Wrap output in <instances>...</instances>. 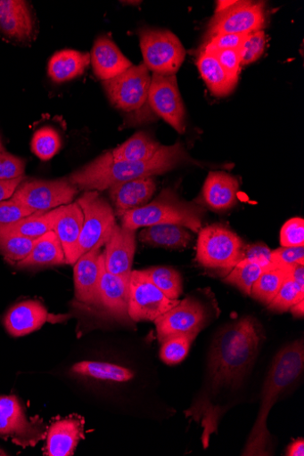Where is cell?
Returning a JSON list of instances; mask_svg holds the SVG:
<instances>
[{
    "instance_id": "1",
    "label": "cell",
    "mask_w": 304,
    "mask_h": 456,
    "mask_svg": "<svg viewBox=\"0 0 304 456\" xmlns=\"http://www.w3.org/2000/svg\"><path fill=\"white\" fill-rule=\"evenodd\" d=\"M263 339L262 329L251 317L226 326L215 337L202 387L185 411L188 419L201 424L204 448L210 436L218 432L220 420L250 374Z\"/></svg>"
},
{
    "instance_id": "2",
    "label": "cell",
    "mask_w": 304,
    "mask_h": 456,
    "mask_svg": "<svg viewBox=\"0 0 304 456\" xmlns=\"http://www.w3.org/2000/svg\"><path fill=\"white\" fill-rule=\"evenodd\" d=\"M189 162L198 164L181 142L162 146L144 161L115 160L111 152H107L72 174L70 182L80 190L104 191L119 183L164 175Z\"/></svg>"
},
{
    "instance_id": "3",
    "label": "cell",
    "mask_w": 304,
    "mask_h": 456,
    "mask_svg": "<svg viewBox=\"0 0 304 456\" xmlns=\"http://www.w3.org/2000/svg\"><path fill=\"white\" fill-rule=\"evenodd\" d=\"M304 367L302 340L283 348L275 356L265 381L257 419L245 444L242 455H270L271 435L267 419L279 397L300 377Z\"/></svg>"
},
{
    "instance_id": "4",
    "label": "cell",
    "mask_w": 304,
    "mask_h": 456,
    "mask_svg": "<svg viewBox=\"0 0 304 456\" xmlns=\"http://www.w3.org/2000/svg\"><path fill=\"white\" fill-rule=\"evenodd\" d=\"M205 213L202 206L185 201L175 191L165 189L152 202L120 218L122 227L135 231L158 224H177L199 232Z\"/></svg>"
},
{
    "instance_id": "5",
    "label": "cell",
    "mask_w": 304,
    "mask_h": 456,
    "mask_svg": "<svg viewBox=\"0 0 304 456\" xmlns=\"http://www.w3.org/2000/svg\"><path fill=\"white\" fill-rule=\"evenodd\" d=\"M243 242L229 228L214 224L201 228L197 241V262L205 268L226 274L243 258Z\"/></svg>"
},
{
    "instance_id": "6",
    "label": "cell",
    "mask_w": 304,
    "mask_h": 456,
    "mask_svg": "<svg viewBox=\"0 0 304 456\" xmlns=\"http://www.w3.org/2000/svg\"><path fill=\"white\" fill-rule=\"evenodd\" d=\"M144 65L153 73L177 75L186 52L179 37L168 29L144 28L139 31Z\"/></svg>"
},
{
    "instance_id": "7",
    "label": "cell",
    "mask_w": 304,
    "mask_h": 456,
    "mask_svg": "<svg viewBox=\"0 0 304 456\" xmlns=\"http://www.w3.org/2000/svg\"><path fill=\"white\" fill-rule=\"evenodd\" d=\"M84 221L78 244L77 260L108 240L116 224L115 214L109 202L95 191L85 192L77 201Z\"/></svg>"
},
{
    "instance_id": "8",
    "label": "cell",
    "mask_w": 304,
    "mask_h": 456,
    "mask_svg": "<svg viewBox=\"0 0 304 456\" xmlns=\"http://www.w3.org/2000/svg\"><path fill=\"white\" fill-rule=\"evenodd\" d=\"M152 76L144 63L132 66L119 76L103 81V88L117 109L134 112L148 102Z\"/></svg>"
},
{
    "instance_id": "9",
    "label": "cell",
    "mask_w": 304,
    "mask_h": 456,
    "mask_svg": "<svg viewBox=\"0 0 304 456\" xmlns=\"http://www.w3.org/2000/svg\"><path fill=\"white\" fill-rule=\"evenodd\" d=\"M210 317V310L202 301L189 297L154 321L159 342L162 344L168 338L183 335L197 338Z\"/></svg>"
},
{
    "instance_id": "10",
    "label": "cell",
    "mask_w": 304,
    "mask_h": 456,
    "mask_svg": "<svg viewBox=\"0 0 304 456\" xmlns=\"http://www.w3.org/2000/svg\"><path fill=\"white\" fill-rule=\"evenodd\" d=\"M179 300L163 295L144 271H133L129 278L128 317L135 322H154L177 306Z\"/></svg>"
},
{
    "instance_id": "11",
    "label": "cell",
    "mask_w": 304,
    "mask_h": 456,
    "mask_svg": "<svg viewBox=\"0 0 304 456\" xmlns=\"http://www.w3.org/2000/svg\"><path fill=\"white\" fill-rule=\"evenodd\" d=\"M77 192V187L70 180H34L22 183L12 199L35 213L48 212L70 204Z\"/></svg>"
},
{
    "instance_id": "12",
    "label": "cell",
    "mask_w": 304,
    "mask_h": 456,
    "mask_svg": "<svg viewBox=\"0 0 304 456\" xmlns=\"http://www.w3.org/2000/svg\"><path fill=\"white\" fill-rule=\"evenodd\" d=\"M148 102L159 117L180 134L185 133V108L177 75L153 73Z\"/></svg>"
},
{
    "instance_id": "13",
    "label": "cell",
    "mask_w": 304,
    "mask_h": 456,
    "mask_svg": "<svg viewBox=\"0 0 304 456\" xmlns=\"http://www.w3.org/2000/svg\"><path fill=\"white\" fill-rule=\"evenodd\" d=\"M264 3L236 2L229 9L215 12L207 31L208 37L221 34H251L266 24Z\"/></svg>"
},
{
    "instance_id": "14",
    "label": "cell",
    "mask_w": 304,
    "mask_h": 456,
    "mask_svg": "<svg viewBox=\"0 0 304 456\" xmlns=\"http://www.w3.org/2000/svg\"><path fill=\"white\" fill-rule=\"evenodd\" d=\"M37 421H29L15 396H0V436L23 447L35 445L42 437Z\"/></svg>"
},
{
    "instance_id": "15",
    "label": "cell",
    "mask_w": 304,
    "mask_h": 456,
    "mask_svg": "<svg viewBox=\"0 0 304 456\" xmlns=\"http://www.w3.org/2000/svg\"><path fill=\"white\" fill-rule=\"evenodd\" d=\"M105 244L106 270L129 282L136 251V231L116 224Z\"/></svg>"
},
{
    "instance_id": "16",
    "label": "cell",
    "mask_w": 304,
    "mask_h": 456,
    "mask_svg": "<svg viewBox=\"0 0 304 456\" xmlns=\"http://www.w3.org/2000/svg\"><path fill=\"white\" fill-rule=\"evenodd\" d=\"M102 247L80 256L74 265L76 298L86 305H102L100 297V275Z\"/></svg>"
},
{
    "instance_id": "17",
    "label": "cell",
    "mask_w": 304,
    "mask_h": 456,
    "mask_svg": "<svg viewBox=\"0 0 304 456\" xmlns=\"http://www.w3.org/2000/svg\"><path fill=\"white\" fill-rule=\"evenodd\" d=\"M35 21L29 4L22 0H0V35L25 44L32 39Z\"/></svg>"
},
{
    "instance_id": "18",
    "label": "cell",
    "mask_w": 304,
    "mask_h": 456,
    "mask_svg": "<svg viewBox=\"0 0 304 456\" xmlns=\"http://www.w3.org/2000/svg\"><path fill=\"white\" fill-rule=\"evenodd\" d=\"M84 216L78 202L58 207L53 231L56 232L65 254L67 265L77 262V251Z\"/></svg>"
},
{
    "instance_id": "19",
    "label": "cell",
    "mask_w": 304,
    "mask_h": 456,
    "mask_svg": "<svg viewBox=\"0 0 304 456\" xmlns=\"http://www.w3.org/2000/svg\"><path fill=\"white\" fill-rule=\"evenodd\" d=\"M156 189L155 179L146 177L119 183L109 190L116 214L121 217L124 214L141 208L149 203Z\"/></svg>"
},
{
    "instance_id": "20",
    "label": "cell",
    "mask_w": 304,
    "mask_h": 456,
    "mask_svg": "<svg viewBox=\"0 0 304 456\" xmlns=\"http://www.w3.org/2000/svg\"><path fill=\"white\" fill-rule=\"evenodd\" d=\"M52 315L45 306L37 301H26L13 306L4 318L8 333L14 338H21L40 329Z\"/></svg>"
},
{
    "instance_id": "21",
    "label": "cell",
    "mask_w": 304,
    "mask_h": 456,
    "mask_svg": "<svg viewBox=\"0 0 304 456\" xmlns=\"http://www.w3.org/2000/svg\"><path fill=\"white\" fill-rule=\"evenodd\" d=\"M91 63L94 74L103 81L111 79L133 66L107 36L96 39L91 53Z\"/></svg>"
},
{
    "instance_id": "22",
    "label": "cell",
    "mask_w": 304,
    "mask_h": 456,
    "mask_svg": "<svg viewBox=\"0 0 304 456\" xmlns=\"http://www.w3.org/2000/svg\"><path fill=\"white\" fill-rule=\"evenodd\" d=\"M83 429L84 421L79 417L71 416L55 421L48 432L45 455H73L78 444L84 438Z\"/></svg>"
},
{
    "instance_id": "23",
    "label": "cell",
    "mask_w": 304,
    "mask_h": 456,
    "mask_svg": "<svg viewBox=\"0 0 304 456\" xmlns=\"http://www.w3.org/2000/svg\"><path fill=\"white\" fill-rule=\"evenodd\" d=\"M239 181L224 172H210L204 183V202L214 211L225 212L236 204Z\"/></svg>"
},
{
    "instance_id": "24",
    "label": "cell",
    "mask_w": 304,
    "mask_h": 456,
    "mask_svg": "<svg viewBox=\"0 0 304 456\" xmlns=\"http://www.w3.org/2000/svg\"><path fill=\"white\" fill-rule=\"evenodd\" d=\"M128 291L129 282L106 270L103 253L100 275L102 305L116 318L126 319L128 317Z\"/></svg>"
},
{
    "instance_id": "25",
    "label": "cell",
    "mask_w": 304,
    "mask_h": 456,
    "mask_svg": "<svg viewBox=\"0 0 304 456\" xmlns=\"http://www.w3.org/2000/svg\"><path fill=\"white\" fill-rule=\"evenodd\" d=\"M62 243L54 231L35 240L31 253L23 261L16 264L19 268H38L66 265Z\"/></svg>"
},
{
    "instance_id": "26",
    "label": "cell",
    "mask_w": 304,
    "mask_h": 456,
    "mask_svg": "<svg viewBox=\"0 0 304 456\" xmlns=\"http://www.w3.org/2000/svg\"><path fill=\"white\" fill-rule=\"evenodd\" d=\"M91 63V54L75 50L56 53L50 60L48 74L56 83H62L81 76Z\"/></svg>"
},
{
    "instance_id": "27",
    "label": "cell",
    "mask_w": 304,
    "mask_h": 456,
    "mask_svg": "<svg viewBox=\"0 0 304 456\" xmlns=\"http://www.w3.org/2000/svg\"><path fill=\"white\" fill-rule=\"evenodd\" d=\"M197 66L213 96L223 98L234 91L238 82L228 76L218 61L211 54L202 51L198 57Z\"/></svg>"
},
{
    "instance_id": "28",
    "label": "cell",
    "mask_w": 304,
    "mask_h": 456,
    "mask_svg": "<svg viewBox=\"0 0 304 456\" xmlns=\"http://www.w3.org/2000/svg\"><path fill=\"white\" fill-rule=\"evenodd\" d=\"M140 234V240L154 247L167 248H184L193 240L190 232L177 224H158L144 227Z\"/></svg>"
},
{
    "instance_id": "29",
    "label": "cell",
    "mask_w": 304,
    "mask_h": 456,
    "mask_svg": "<svg viewBox=\"0 0 304 456\" xmlns=\"http://www.w3.org/2000/svg\"><path fill=\"white\" fill-rule=\"evenodd\" d=\"M74 374L97 380L124 383L134 379L135 372L126 367L94 361H82L71 367Z\"/></svg>"
},
{
    "instance_id": "30",
    "label": "cell",
    "mask_w": 304,
    "mask_h": 456,
    "mask_svg": "<svg viewBox=\"0 0 304 456\" xmlns=\"http://www.w3.org/2000/svg\"><path fill=\"white\" fill-rule=\"evenodd\" d=\"M58 208L51 212H37L10 225L0 227V235L16 234L37 239L53 231Z\"/></svg>"
},
{
    "instance_id": "31",
    "label": "cell",
    "mask_w": 304,
    "mask_h": 456,
    "mask_svg": "<svg viewBox=\"0 0 304 456\" xmlns=\"http://www.w3.org/2000/svg\"><path fill=\"white\" fill-rule=\"evenodd\" d=\"M161 147L150 134L139 132L111 152L115 160L144 161L151 159Z\"/></svg>"
},
{
    "instance_id": "32",
    "label": "cell",
    "mask_w": 304,
    "mask_h": 456,
    "mask_svg": "<svg viewBox=\"0 0 304 456\" xmlns=\"http://www.w3.org/2000/svg\"><path fill=\"white\" fill-rule=\"evenodd\" d=\"M291 266H271L265 269L254 283L251 296L268 305L276 297L290 273Z\"/></svg>"
},
{
    "instance_id": "33",
    "label": "cell",
    "mask_w": 304,
    "mask_h": 456,
    "mask_svg": "<svg viewBox=\"0 0 304 456\" xmlns=\"http://www.w3.org/2000/svg\"><path fill=\"white\" fill-rule=\"evenodd\" d=\"M158 289L170 300H178L183 293V278L171 267L156 266L144 271Z\"/></svg>"
},
{
    "instance_id": "34",
    "label": "cell",
    "mask_w": 304,
    "mask_h": 456,
    "mask_svg": "<svg viewBox=\"0 0 304 456\" xmlns=\"http://www.w3.org/2000/svg\"><path fill=\"white\" fill-rule=\"evenodd\" d=\"M264 271L258 264L242 259L226 274L225 280L237 287L244 295L251 296L254 283Z\"/></svg>"
},
{
    "instance_id": "35",
    "label": "cell",
    "mask_w": 304,
    "mask_h": 456,
    "mask_svg": "<svg viewBox=\"0 0 304 456\" xmlns=\"http://www.w3.org/2000/svg\"><path fill=\"white\" fill-rule=\"evenodd\" d=\"M35 240L16 234L0 235V254L11 263L18 264L31 253Z\"/></svg>"
},
{
    "instance_id": "36",
    "label": "cell",
    "mask_w": 304,
    "mask_h": 456,
    "mask_svg": "<svg viewBox=\"0 0 304 456\" xmlns=\"http://www.w3.org/2000/svg\"><path fill=\"white\" fill-rule=\"evenodd\" d=\"M61 138L58 132L52 127L37 130L31 141V150L42 160L53 159L61 149Z\"/></svg>"
},
{
    "instance_id": "37",
    "label": "cell",
    "mask_w": 304,
    "mask_h": 456,
    "mask_svg": "<svg viewBox=\"0 0 304 456\" xmlns=\"http://www.w3.org/2000/svg\"><path fill=\"white\" fill-rule=\"evenodd\" d=\"M194 336L183 335L168 338L163 342L160 356L168 365L178 364L188 355Z\"/></svg>"
},
{
    "instance_id": "38",
    "label": "cell",
    "mask_w": 304,
    "mask_h": 456,
    "mask_svg": "<svg viewBox=\"0 0 304 456\" xmlns=\"http://www.w3.org/2000/svg\"><path fill=\"white\" fill-rule=\"evenodd\" d=\"M304 300V289L300 288L291 278L284 281L275 299L268 305L270 310L283 313L294 305Z\"/></svg>"
},
{
    "instance_id": "39",
    "label": "cell",
    "mask_w": 304,
    "mask_h": 456,
    "mask_svg": "<svg viewBox=\"0 0 304 456\" xmlns=\"http://www.w3.org/2000/svg\"><path fill=\"white\" fill-rule=\"evenodd\" d=\"M266 46L267 36L263 29L249 34L240 50L241 65H249L258 61L264 54Z\"/></svg>"
},
{
    "instance_id": "40",
    "label": "cell",
    "mask_w": 304,
    "mask_h": 456,
    "mask_svg": "<svg viewBox=\"0 0 304 456\" xmlns=\"http://www.w3.org/2000/svg\"><path fill=\"white\" fill-rule=\"evenodd\" d=\"M26 162L8 152H0V181H12L24 176Z\"/></svg>"
},
{
    "instance_id": "41",
    "label": "cell",
    "mask_w": 304,
    "mask_h": 456,
    "mask_svg": "<svg viewBox=\"0 0 304 456\" xmlns=\"http://www.w3.org/2000/svg\"><path fill=\"white\" fill-rule=\"evenodd\" d=\"M35 214L13 199L0 201V227L10 225Z\"/></svg>"
},
{
    "instance_id": "42",
    "label": "cell",
    "mask_w": 304,
    "mask_h": 456,
    "mask_svg": "<svg viewBox=\"0 0 304 456\" xmlns=\"http://www.w3.org/2000/svg\"><path fill=\"white\" fill-rule=\"evenodd\" d=\"M205 53L211 54L217 61H218L220 65L233 80L236 82L239 81L241 72L240 50H222Z\"/></svg>"
},
{
    "instance_id": "43",
    "label": "cell",
    "mask_w": 304,
    "mask_h": 456,
    "mask_svg": "<svg viewBox=\"0 0 304 456\" xmlns=\"http://www.w3.org/2000/svg\"><path fill=\"white\" fill-rule=\"evenodd\" d=\"M249 34H221L209 38L204 52L222 50H241Z\"/></svg>"
},
{
    "instance_id": "44",
    "label": "cell",
    "mask_w": 304,
    "mask_h": 456,
    "mask_svg": "<svg viewBox=\"0 0 304 456\" xmlns=\"http://www.w3.org/2000/svg\"><path fill=\"white\" fill-rule=\"evenodd\" d=\"M283 247L304 246V221L301 218L289 220L281 231Z\"/></svg>"
},
{
    "instance_id": "45",
    "label": "cell",
    "mask_w": 304,
    "mask_h": 456,
    "mask_svg": "<svg viewBox=\"0 0 304 456\" xmlns=\"http://www.w3.org/2000/svg\"><path fill=\"white\" fill-rule=\"evenodd\" d=\"M273 266L304 265V247H282L272 251Z\"/></svg>"
},
{
    "instance_id": "46",
    "label": "cell",
    "mask_w": 304,
    "mask_h": 456,
    "mask_svg": "<svg viewBox=\"0 0 304 456\" xmlns=\"http://www.w3.org/2000/svg\"><path fill=\"white\" fill-rule=\"evenodd\" d=\"M242 259L258 264L264 269L273 266L272 251L265 243H255L244 246Z\"/></svg>"
},
{
    "instance_id": "47",
    "label": "cell",
    "mask_w": 304,
    "mask_h": 456,
    "mask_svg": "<svg viewBox=\"0 0 304 456\" xmlns=\"http://www.w3.org/2000/svg\"><path fill=\"white\" fill-rule=\"evenodd\" d=\"M24 180L25 177L23 176L12 181H0V201L12 197L18 187Z\"/></svg>"
},
{
    "instance_id": "48",
    "label": "cell",
    "mask_w": 304,
    "mask_h": 456,
    "mask_svg": "<svg viewBox=\"0 0 304 456\" xmlns=\"http://www.w3.org/2000/svg\"><path fill=\"white\" fill-rule=\"evenodd\" d=\"M290 276L300 288L304 289V265H292L290 267Z\"/></svg>"
},
{
    "instance_id": "49",
    "label": "cell",
    "mask_w": 304,
    "mask_h": 456,
    "mask_svg": "<svg viewBox=\"0 0 304 456\" xmlns=\"http://www.w3.org/2000/svg\"><path fill=\"white\" fill-rule=\"evenodd\" d=\"M288 456H303L304 455V441L300 438L294 441L289 447L286 452Z\"/></svg>"
},
{
    "instance_id": "50",
    "label": "cell",
    "mask_w": 304,
    "mask_h": 456,
    "mask_svg": "<svg viewBox=\"0 0 304 456\" xmlns=\"http://www.w3.org/2000/svg\"><path fill=\"white\" fill-rule=\"evenodd\" d=\"M292 314L296 317H303L304 314V300L294 305L291 309Z\"/></svg>"
},
{
    "instance_id": "51",
    "label": "cell",
    "mask_w": 304,
    "mask_h": 456,
    "mask_svg": "<svg viewBox=\"0 0 304 456\" xmlns=\"http://www.w3.org/2000/svg\"><path fill=\"white\" fill-rule=\"evenodd\" d=\"M235 4L236 2H230V0H228V2H218L217 3L216 12L226 11L232 7L233 5H234Z\"/></svg>"
},
{
    "instance_id": "52",
    "label": "cell",
    "mask_w": 304,
    "mask_h": 456,
    "mask_svg": "<svg viewBox=\"0 0 304 456\" xmlns=\"http://www.w3.org/2000/svg\"><path fill=\"white\" fill-rule=\"evenodd\" d=\"M0 455H6V453L3 450H0Z\"/></svg>"
},
{
    "instance_id": "53",
    "label": "cell",
    "mask_w": 304,
    "mask_h": 456,
    "mask_svg": "<svg viewBox=\"0 0 304 456\" xmlns=\"http://www.w3.org/2000/svg\"><path fill=\"white\" fill-rule=\"evenodd\" d=\"M4 149H3V145H2V142H0V152H3Z\"/></svg>"
}]
</instances>
